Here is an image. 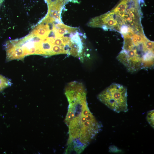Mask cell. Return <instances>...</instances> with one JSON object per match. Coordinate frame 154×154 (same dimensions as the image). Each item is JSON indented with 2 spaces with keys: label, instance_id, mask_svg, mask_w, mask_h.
Masks as SVG:
<instances>
[{
  "label": "cell",
  "instance_id": "1",
  "mask_svg": "<svg viewBox=\"0 0 154 154\" xmlns=\"http://www.w3.org/2000/svg\"><path fill=\"white\" fill-rule=\"evenodd\" d=\"M64 93L68 103L64 120L69 135L65 153L80 154L102 130V125L88 108L86 89L82 83L70 82Z\"/></svg>",
  "mask_w": 154,
  "mask_h": 154
},
{
  "label": "cell",
  "instance_id": "2",
  "mask_svg": "<svg viewBox=\"0 0 154 154\" xmlns=\"http://www.w3.org/2000/svg\"><path fill=\"white\" fill-rule=\"evenodd\" d=\"M123 48L117 58L130 72H134L142 69L152 68L154 65V51L147 46L146 38L141 42L134 43L131 37L123 35Z\"/></svg>",
  "mask_w": 154,
  "mask_h": 154
},
{
  "label": "cell",
  "instance_id": "3",
  "mask_svg": "<svg viewBox=\"0 0 154 154\" xmlns=\"http://www.w3.org/2000/svg\"><path fill=\"white\" fill-rule=\"evenodd\" d=\"M127 96L125 87L114 83L101 92L98 98L109 109L119 113L128 111Z\"/></svg>",
  "mask_w": 154,
  "mask_h": 154
},
{
  "label": "cell",
  "instance_id": "4",
  "mask_svg": "<svg viewBox=\"0 0 154 154\" xmlns=\"http://www.w3.org/2000/svg\"><path fill=\"white\" fill-rule=\"evenodd\" d=\"M10 80L0 74V92L11 86Z\"/></svg>",
  "mask_w": 154,
  "mask_h": 154
},
{
  "label": "cell",
  "instance_id": "5",
  "mask_svg": "<svg viewBox=\"0 0 154 154\" xmlns=\"http://www.w3.org/2000/svg\"><path fill=\"white\" fill-rule=\"evenodd\" d=\"M154 112L153 110L149 111L148 112L146 116V119L149 125L153 128L154 127Z\"/></svg>",
  "mask_w": 154,
  "mask_h": 154
},
{
  "label": "cell",
  "instance_id": "6",
  "mask_svg": "<svg viewBox=\"0 0 154 154\" xmlns=\"http://www.w3.org/2000/svg\"><path fill=\"white\" fill-rule=\"evenodd\" d=\"M130 28H129L127 26L125 25H123L121 27L120 31L123 35L127 34L129 31Z\"/></svg>",
  "mask_w": 154,
  "mask_h": 154
},
{
  "label": "cell",
  "instance_id": "7",
  "mask_svg": "<svg viewBox=\"0 0 154 154\" xmlns=\"http://www.w3.org/2000/svg\"><path fill=\"white\" fill-rule=\"evenodd\" d=\"M3 0H0V7L1 3H2Z\"/></svg>",
  "mask_w": 154,
  "mask_h": 154
}]
</instances>
